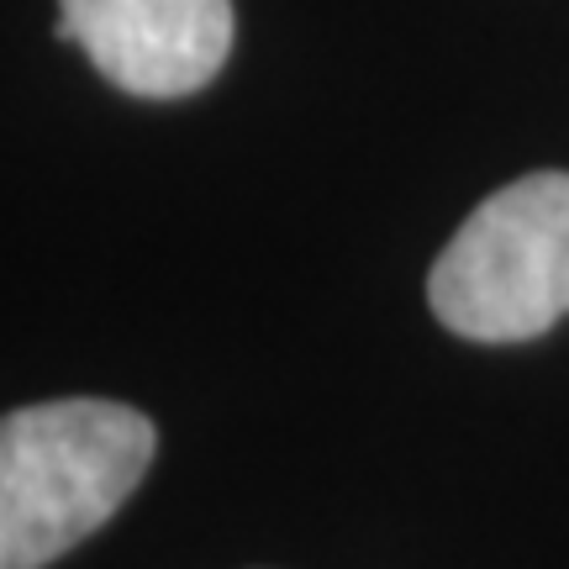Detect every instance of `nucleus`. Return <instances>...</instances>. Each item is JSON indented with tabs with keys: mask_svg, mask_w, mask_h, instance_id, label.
Listing matches in <instances>:
<instances>
[{
	"mask_svg": "<svg viewBox=\"0 0 569 569\" xmlns=\"http://www.w3.org/2000/svg\"><path fill=\"white\" fill-rule=\"evenodd\" d=\"M159 453V427L101 396L0 417V569H42L106 528Z\"/></svg>",
	"mask_w": 569,
	"mask_h": 569,
	"instance_id": "f257e3e1",
	"label": "nucleus"
},
{
	"mask_svg": "<svg viewBox=\"0 0 569 569\" xmlns=\"http://www.w3.org/2000/svg\"><path fill=\"white\" fill-rule=\"evenodd\" d=\"M59 42L138 101H180L222 74L232 0H59Z\"/></svg>",
	"mask_w": 569,
	"mask_h": 569,
	"instance_id": "7ed1b4c3",
	"label": "nucleus"
},
{
	"mask_svg": "<svg viewBox=\"0 0 569 569\" xmlns=\"http://www.w3.org/2000/svg\"><path fill=\"white\" fill-rule=\"evenodd\" d=\"M427 301L469 343H522L569 317V174L501 184L448 238Z\"/></svg>",
	"mask_w": 569,
	"mask_h": 569,
	"instance_id": "f03ea898",
	"label": "nucleus"
}]
</instances>
